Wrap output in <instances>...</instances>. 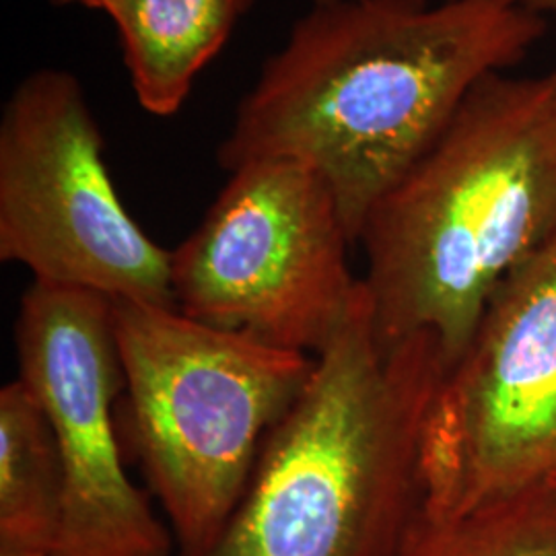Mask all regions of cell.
<instances>
[{
    "instance_id": "cell-1",
    "label": "cell",
    "mask_w": 556,
    "mask_h": 556,
    "mask_svg": "<svg viewBox=\"0 0 556 556\" xmlns=\"http://www.w3.org/2000/svg\"><path fill=\"white\" fill-rule=\"evenodd\" d=\"M523 0H334L314 4L239 101L225 172L293 160L330 184L357 245L378 200L433 144L478 83L546 36Z\"/></svg>"
},
{
    "instance_id": "cell-2",
    "label": "cell",
    "mask_w": 556,
    "mask_h": 556,
    "mask_svg": "<svg viewBox=\"0 0 556 556\" xmlns=\"http://www.w3.org/2000/svg\"><path fill=\"white\" fill-rule=\"evenodd\" d=\"M556 227V62L480 80L361 229L376 334L462 357L498 282Z\"/></svg>"
},
{
    "instance_id": "cell-3",
    "label": "cell",
    "mask_w": 556,
    "mask_h": 556,
    "mask_svg": "<svg viewBox=\"0 0 556 556\" xmlns=\"http://www.w3.org/2000/svg\"><path fill=\"white\" fill-rule=\"evenodd\" d=\"M445 374L435 334L379 340L361 282L351 318L200 556H396L422 503L420 443Z\"/></svg>"
},
{
    "instance_id": "cell-4",
    "label": "cell",
    "mask_w": 556,
    "mask_h": 556,
    "mask_svg": "<svg viewBox=\"0 0 556 556\" xmlns=\"http://www.w3.org/2000/svg\"><path fill=\"white\" fill-rule=\"evenodd\" d=\"M128 439L176 538L200 556L219 538L270 433L316 357L188 318L178 307L112 301Z\"/></svg>"
},
{
    "instance_id": "cell-5",
    "label": "cell",
    "mask_w": 556,
    "mask_h": 556,
    "mask_svg": "<svg viewBox=\"0 0 556 556\" xmlns=\"http://www.w3.org/2000/svg\"><path fill=\"white\" fill-rule=\"evenodd\" d=\"M330 184L293 160L252 161L172 250L174 303L188 318L318 357L351 318L361 278Z\"/></svg>"
},
{
    "instance_id": "cell-6",
    "label": "cell",
    "mask_w": 556,
    "mask_h": 556,
    "mask_svg": "<svg viewBox=\"0 0 556 556\" xmlns=\"http://www.w3.org/2000/svg\"><path fill=\"white\" fill-rule=\"evenodd\" d=\"M0 260L34 280L172 305V250L122 204L79 79L40 68L0 116Z\"/></svg>"
},
{
    "instance_id": "cell-7",
    "label": "cell",
    "mask_w": 556,
    "mask_h": 556,
    "mask_svg": "<svg viewBox=\"0 0 556 556\" xmlns=\"http://www.w3.org/2000/svg\"><path fill=\"white\" fill-rule=\"evenodd\" d=\"M556 484V227L498 282L429 408L420 509L452 517Z\"/></svg>"
},
{
    "instance_id": "cell-8",
    "label": "cell",
    "mask_w": 556,
    "mask_h": 556,
    "mask_svg": "<svg viewBox=\"0 0 556 556\" xmlns=\"http://www.w3.org/2000/svg\"><path fill=\"white\" fill-rule=\"evenodd\" d=\"M15 344L20 379L50 420L64 475L54 556L176 555L172 528L124 468L112 299L34 280L21 298Z\"/></svg>"
},
{
    "instance_id": "cell-9",
    "label": "cell",
    "mask_w": 556,
    "mask_h": 556,
    "mask_svg": "<svg viewBox=\"0 0 556 556\" xmlns=\"http://www.w3.org/2000/svg\"><path fill=\"white\" fill-rule=\"evenodd\" d=\"M254 0H114L122 54L140 108L178 114L200 71L215 59Z\"/></svg>"
},
{
    "instance_id": "cell-10",
    "label": "cell",
    "mask_w": 556,
    "mask_h": 556,
    "mask_svg": "<svg viewBox=\"0 0 556 556\" xmlns=\"http://www.w3.org/2000/svg\"><path fill=\"white\" fill-rule=\"evenodd\" d=\"M64 511L59 445L38 397L0 390V553H56Z\"/></svg>"
},
{
    "instance_id": "cell-11",
    "label": "cell",
    "mask_w": 556,
    "mask_h": 556,
    "mask_svg": "<svg viewBox=\"0 0 556 556\" xmlns=\"http://www.w3.org/2000/svg\"><path fill=\"white\" fill-rule=\"evenodd\" d=\"M396 556H556V484L462 516L433 517L418 509Z\"/></svg>"
},
{
    "instance_id": "cell-12",
    "label": "cell",
    "mask_w": 556,
    "mask_h": 556,
    "mask_svg": "<svg viewBox=\"0 0 556 556\" xmlns=\"http://www.w3.org/2000/svg\"><path fill=\"white\" fill-rule=\"evenodd\" d=\"M60 7H68V4H77V7H85V9H98V11H108V7L114 0H50Z\"/></svg>"
},
{
    "instance_id": "cell-13",
    "label": "cell",
    "mask_w": 556,
    "mask_h": 556,
    "mask_svg": "<svg viewBox=\"0 0 556 556\" xmlns=\"http://www.w3.org/2000/svg\"><path fill=\"white\" fill-rule=\"evenodd\" d=\"M523 2L530 4L538 13H542L544 17H548V15L556 17V0H523Z\"/></svg>"
},
{
    "instance_id": "cell-14",
    "label": "cell",
    "mask_w": 556,
    "mask_h": 556,
    "mask_svg": "<svg viewBox=\"0 0 556 556\" xmlns=\"http://www.w3.org/2000/svg\"><path fill=\"white\" fill-rule=\"evenodd\" d=\"M0 556H54L52 553H31V555H25V553H0Z\"/></svg>"
},
{
    "instance_id": "cell-15",
    "label": "cell",
    "mask_w": 556,
    "mask_h": 556,
    "mask_svg": "<svg viewBox=\"0 0 556 556\" xmlns=\"http://www.w3.org/2000/svg\"><path fill=\"white\" fill-rule=\"evenodd\" d=\"M326 2H334V0H314V4H326Z\"/></svg>"
}]
</instances>
